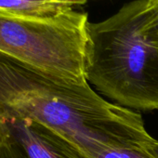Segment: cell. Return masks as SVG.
<instances>
[{"label":"cell","instance_id":"8992f818","mask_svg":"<svg viewBox=\"0 0 158 158\" xmlns=\"http://www.w3.org/2000/svg\"><path fill=\"white\" fill-rule=\"evenodd\" d=\"M151 14L147 25V36L158 54V0H150Z\"/></svg>","mask_w":158,"mask_h":158},{"label":"cell","instance_id":"277c9868","mask_svg":"<svg viewBox=\"0 0 158 158\" xmlns=\"http://www.w3.org/2000/svg\"><path fill=\"white\" fill-rule=\"evenodd\" d=\"M0 158H89L65 138L32 119L0 113Z\"/></svg>","mask_w":158,"mask_h":158},{"label":"cell","instance_id":"5b68a950","mask_svg":"<svg viewBox=\"0 0 158 158\" xmlns=\"http://www.w3.org/2000/svg\"><path fill=\"white\" fill-rule=\"evenodd\" d=\"M87 1L89 0H0V15L52 17Z\"/></svg>","mask_w":158,"mask_h":158},{"label":"cell","instance_id":"52a82bcc","mask_svg":"<svg viewBox=\"0 0 158 158\" xmlns=\"http://www.w3.org/2000/svg\"><path fill=\"white\" fill-rule=\"evenodd\" d=\"M143 149L150 153L153 158H158V141L154 139H151L149 141L143 144Z\"/></svg>","mask_w":158,"mask_h":158},{"label":"cell","instance_id":"6da1fadb","mask_svg":"<svg viewBox=\"0 0 158 158\" xmlns=\"http://www.w3.org/2000/svg\"><path fill=\"white\" fill-rule=\"evenodd\" d=\"M0 113L54 130L89 158H153L141 115L111 103L89 85H70L0 52Z\"/></svg>","mask_w":158,"mask_h":158},{"label":"cell","instance_id":"3957f363","mask_svg":"<svg viewBox=\"0 0 158 158\" xmlns=\"http://www.w3.org/2000/svg\"><path fill=\"white\" fill-rule=\"evenodd\" d=\"M88 13L75 9L52 17L0 15V52L53 79L87 83Z\"/></svg>","mask_w":158,"mask_h":158},{"label":"cell","instance_id":"7a4b0ae2","mask_svg":"<svg viewBox=\"0 0 158 158\" xmlns=\"http://www.w3.org/2000/svg\"><path fill=\"white\" fill-rule=\"evenodd\" d=\"M150 14V0H134L106 20L88 23V83L132 111L158 110V54L147 36Z\"/></svg>","mask_w":158,"mask_h":158}]
</instances>
